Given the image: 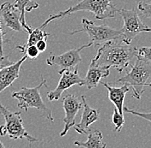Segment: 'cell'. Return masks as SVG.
Masks as SVG:
<instances>
[{
    "instance_id": "cell-13",
    "label": "cell",
    "mask_w": 151,
    "mask_h": 148,
    "mask_svg": "<svg viewBox=\"0 0 151 148\" xmlns=\"http://www.w3.org/2000/svg\"><path fill=\"white\" fill-rule=\"evenodd\" d=\"M82 101H83V111L82 114L81 121L79 123L75 124L74 129L78 133V134H88L89 126L93 124L96 121L99 120L100 118V111L96 109H94L88 105L86 100V97L84 95H82L81 97Z\"/></svg>"
},
{
    "instance_id": "cell-3",
    "label": "cell",
    "mask_w": 151,
    "mask_h": 148,
    "mask_svg": "<svg viewBox=\"0 0 151 148\" xmlns=\"http://www.w3.org/2000/svg\"><path fill=\"white\" fill-rule=\"evenodd\" d=\"M44 86L47 87V81L45 79H42V82L36 87H22L17 91L13 92L11 96L12 98H15L18 100L17 106L21 110L28 111L29 108L37 109L41 112L42 117H44L51 122H54V118L52 115V111L46 105L40 93V88Z\"/></svg>"
},
{
    "instance_id": "cell-20",
    "label": "cell",
    "mask_w": 151,
    "mask_h": 148,
    "mask_svg": "<svg viewBox=\"0 0 151 148\" xmlns=\"http://www.w3.org/2000/svg\"><path fill=\"white\" fill-rule=\"evenodd\" d=\"M136 56L151 64V46H144L142 48H137Z\"/></svg>"
},
{
    "instance_id": "cell-18",
    "label": "cell",
    "mask_w": 151,
    "mask_h": 148,
    "mask_svg": "<svg viewBox=\"0 0 151 148\" xmlns=\"http://www.w3.org/2000/svg\"><path fill=\"white\" fill-rule=\"evenodd\" d=\"M29 34V37H28V40L27 43H25L24 45H18L17 46V49H19L21 51V52L26 48V47L30 46H35L37 44V42H39L40 40L41 39H47L48 36L50 35L48 33L46 32H43L42 29L40 28H35V29H33V31L28 34Z\"/></svg>"
},
{
    "instance_id": "cell-22",
    "label": "cell",
    "mask_w": 151,
    "mask_h": 148,
    "mask_svg": "<svg viewBox=\"0 0 151 148\" xmlns=\"http://www.w3.org/2000/svg\"><path fill=\"white\" fill-rule=\"evenodd\" d=\"M22 54L26 55L28 56V58L32 59V60H35L38 57L39 54L40 53L38 50V48L36 47V46H30L26 47L22 51Z\"/></svg>"
},
{
    "instance_id": "cell-8",
    "label": "cell",
    "mask_w": 151,
    "mask_h": 148,
    "mask_svg": "<svg viewBox=\"0 0 151 148\" xmlns=\"http://www.w3.org/2000/svg\"><path fill=\"white\" fill-rule=\"evenodd\" d=\"M58 74L61 75V78L58 82L57 87L47 93V99L49 101H57L61 98L62 93L65 90L69 89L72 86L78 85L83 87V79L80 77L78 74V69L75 68L71 69H61L58 71Z\"/></svg>"
},
{
    "instance_id": "cell-29",
    "label": "cell",
    "mask_w": 151,
    "mask_h": 148,
    "mask_svg": "<svg viewBox=\"0 0 151 148\" xmlns=\"http://www.w3.org/2000/svg\"><path fill=\"white\" fill-rule=\"evenodd\" d=\"M146 86H147V87H150L151 88V82L150 83H146Z\"/></svg>"
},
{
    "instance_id": "cell-11",
    "label": "cell",
    "mask_w": 151,
    "mask_h": 148,
    "mask_svg": "<svg viewBox=\"0 0 151 148\" xmlns=\"http://www.w3.org/2000/svg\"><path fill=\"white\" fill-rule=\"evenodd\" d=\"M0 14L5 26L16 32H25L20 21V11L9 2H4L0 6Z\"/></svg>"
},
{
    "instance_id": "cell-30",
    "label": "cell",
    "mask_w": 151,
    "mask_h": 148,
    "mask_svg": "<svg viewBox=\"0 0 151 148\" xmlns=\"http://www.w3.org/2000/svg\"><path fill=\"white\" fill-rule=\"evenodd\" d=\"M146 32H151V28H147V30H146Z\"/></svg>"
},
{
    "instance_id": "cell-21",
    "label": "cell",
    "mask_w": 151,
    "mask_h": 148,
    "mask_svg": "<svg viewBox=\"0 0 151 148\" xmlns=\"http://www.w3.org/2000/svg\"><path fill=\"white\" fill-rule=\"evenodd\" d=\"M137 8L145 18L151 19V3L148 4V3L141 1L138 3Z\"/></svg>"
},
{
    "instance_id": "cell-5",
    "label": "cell",
    "mask_w": 151,
    "mask_h": 148,
    "mask_svg": "<svg viewBox=\"0 0 151 148\" xmlns=\"http://www.w3.org/2000/svg\"><path fill=\"white\" fill-rule=\"evenodd\" d=\"M81 32L88 34L93 46H100L106 41L122 39L121 30L114 29L106 25H96L93 21H89L86 18L82 20V28L70 32V34L73 35Z\"/></svg>"
},
{
    "instance_id": "cell-24",
    "label": "cell",
    "mask_w": 151,
    "mask_h": 148,
    "mask_svg": "<svg viewBox=\"0 0 151 148\" xmlns=\"http://www.w3.org/2000/svg\"><path fill=\"white\" fill-rule=\"evenodd\" d=\"M6 34H7V33L4 32V31L3 30L2 21H1V18H0V54H2V55H3V53H4L3 48H4V43H7V42H9V39H4V36L6 35Z\"/></svg>"
},
{
    "instance_id": "cell-9",
    "label": "cell",
    "mask_w": 151,
    "mask_h": 148,
    "mask_svg": "<svg viewBox=\"0 0 151 148\" xmlns=\"http://www.w3.org/2000/svg\"><path fill=\"white\" fill-rule=\"evenodd\" d=\"M93 46L91 42L82 46L71 49L61 55H51L47 59V64L49 66H58L61 69H75L83 59L81 56V51L88 47Z\"/></svg>"
},
{
    "instance_id": "cell-15",
    "label": "cell",
    "mask_w": 151,
    "mask_h": 148,
    "mask_svg": "<svg viewBox=\"0 0 151 148\" xmlns=\"http://www.w3.org/2000/svg\"><path fill=\"white\" fill-rule=\"evenodd\" d=\"M104 87L108 91L109 100L115 105L121 114L124 115V101L127 93L130 91V87L123 84L121 87H113L106 82H101Z\"/></svg>"
},
{
    "instance_id": "cell-6",
    "label": "cell",
    "mask_w": 151,
    "mask_h": 148,
    "mask_svg": "<svg viewBox=\"0 0 151 148\" xmlns=\"http://www.w3.org/2000/svg\"><path fill=\"white\" fill-rule=\"evenodd\" d=\"M117 12L122 17L124 25L120 29L122 32V41L126 45H131L133 39L139 34L146 32L148 27L144 25L135 9H117Z\"/></svg>"
},
{
    "instance_id": "cell-7",
    "label": "cell",
    "mask_w": 151,
    "mask_h": 148,
    "mask_svg": "<svg viewBox=\"0 0 151 148\" xmlns=\"http://www.w3.org/2000/svg\"><path fill=\"white\" fill-rule=\"evenodd\" d=\"M0 114L4 118L7 134L10 139H27L30 143L38 141L36 138L29 135L27 130L25 129L20 111L12 112L0 103Z\"/></svg>"
},
{
    "instance_id": "cell-1",
    "label": "cell",
    "mask_w": 151,
    "mask_h": 148,
    "mask_svg": "<svg viewBox=\"0 0 151 148\" xmlns=\"http://www.w3.org/2000/svg\"><path fill=\"white\" fill-rule=\"evenodd\" d=\"M130 46L126 44L122 46L113 40L106 41L99 48L93 60L97 64L113 67L119 73H122L129 66L132 58L136 56L137 47Z\"/></svg>"
},
{
    "instance_id": "cell-26",
    "label": "cell",
    "mask_w": 151,
    "mask_h": 148,
    "mask_svg": "<svg viewBox=\"0 0 151 148\" xmlns=\"http://www.w3.org/2000/svg\"><path fill=\"white\" fill-rule=\"evenodd\" d=\"M36 47L38 48L40 52H44L47 50V39H41L39 42H37V44L35 45Z\"/></svg>"
},
{
    "instance_id": "cell-4",
    "label": "cell",
    "mask_w": 151,
    "mask_h": 148,
    "mask_svg": "<svg viewBox=\"0 0 151 148\" xmlns=\"http://www.w3.org/2000/svg\"><path fill=\"white\" fill-rule=\"evenodd\" d=\"M136 57L137 60L132 66L131 70L117 82L129 86L130 88L132 87V97L140 99L144 93L147 80L151 76V64L140 57Z\"/></svg>"
},
{
    "instance_id": "cell-12",
    "label": "cell",
    "mask_w": 151,
    "mask_h": 148,
    "mask_svg": "<svg viewBox=\"0 0 151 148\" xmlns=\"http://www.w3.org/2000/svg\"><path fill=\"white\" fill-rule=\"evenodd\" d=\"M110 68L109 66L97 64L92 59L83 79V87H86L88 89L96 87L102 78L107 77L110 74Z\"/></svg>"
},
{
    "instance_id": "cell-19",
    "label": "cell",
    "mask_w": 151,
    "mask_h": 148,
    "mask_svg": "<svg viewBox=\"0 0 151 148\" xmlns=\"http://www.w3.org/2000/svg\"><path fill=\"white\" fill-rule=\"evenodd\" d=\"M112 122L114 124V131L115 132H120L121 129H122L124 124V122H125V120H124V115L118 111L117 108H115L113 110Z\"/></svg>"
},
{
    "instance_id": "cell-14",
    "label": "cell",
    "mask_w": 151,
    "mask_h": 148,
    "mask_svg": "<svg viewBox=\"0 0 151 148\" xmlns=\"http://www.w3.org/2000/svg\"><path fill=\"white\" fill-rule=\"evenodd\" d=\"M27 58L28 56L24 55L17 63L6 66L0 70V93L10 87L17 79H18L22 64Z\"/></svg>"
},
{
    "instance_id": "cell-28",
    "label": "cell",
    "mask_w": 151,
    "mask_h": 148,
    "mask_svg": "<svg viewBox=\"0 0 151 148\" xmlns=\"http://www.w3.org/2000/svg\"><path fill=\"white\" fill-rule=\"evenodd\" d=\"M4 145L1 142V140H0V148H4Z\"/></svg>"
},
{
    "instance_id": "cell-23",
    "label": "cell",
    "mask_w": 151,
    "mask_h": 148,
    "mask_svg": "<svg viewBox=\"0 0 151 148\" xmlns=\"http://www.w3.org/2000/svg\"><path fill=\"white\" fill-rule=\"evenodd\" d=\"M124 112H127V113H130L132 115H135V116H137L139 117H142L143 119H146L147 121H150L151 122V112H140V111H134V110H131L129 109L128 107H124Z\"/></svg>"
},
{
    "instance_id": "cell-25",
    "label": "cell",
    "mask_w": 151,
    "mask_h": 148,
    "mask_svg": "<svg viewBox=\"0 0 151 148\" xmlns=\"http://www.w3.org/2000/svg\"><path fill=\"white\" fill-rule=\"evenodd\" d=\"M12 64H14V63L9 60V56L0 54V70L3 68H4L6 66H9V65Z\"/></svg>"
},
{
    "instance_id": "cell-10",
    "label": "cell",
    "mask_w": 151,
    "mask_h": 148,
    "mask_svg": "<svg viewBox=\"0 0 151 148\" xmlns=\"http://www.w3.org/2000/svg\"><path fill=\"white\" fill-rule=\"evenodd\" d=\"M62 105L65 110V116L64 118L65 128L60 132V136L64 137L70 129L76 124V117L78 111L83 108V101H80L74 94H67L63 99Z\"/></svg>"
},
{
    "instance_id": "cell-16",
    "label": "cell",
    "mask_w": 151,
    "mask_h": 148,
    "mask_svg": "<svg viewBox=\"0 0 151 148\" xmlns=\"http://www.w3.org/2000/svg\"><path fill=\"white\" fill-rule=\"evenodd\" d=\"M14 5L20 11V21L22 28L24 29L25 33L30 34L34 28L29 27L26 22V13L31 12L34 9L39 8V4L33 0H16L14 3Z\"/></svg>"
},
{
    "instance_id": "cell-27",
    "label": "cell",
    "mask_w": 151,
    "mask_h": 148,
    "mask_svg": "<svg viewBox=\"0 0 151 148\" xmlns=\"http://www.w3.org/2000/svg\"><path fill=\"white\" fill-rule=\"evenodd\" d=\"M7 134V129L5 128V125H2L0 126V135L2 136H4Z\"/></svg>"
},
{
    "instance_id": "cell-17",
    "label": "cell",
    "mask_w": 151,
    "mask_h": 148,
    "mask_svg": "<svg viewBox=\"0 0 151 148\" xmlns=\"http://www.w3.org/2000/svg\"><path fill=\"white\" fill-rule=\"evenodd\" d=\"M88 139L86 141L76 140L74 142L75 146L84 148H105L106 144L103 142V135L100 130L88 131Z\"/></svg>"
},
{
    "instance_id": "cell-2",
    "label": "cell",
    "mask_w": 151,
    "mask_h": 148,
    "mask_svg": "<svg viewBox=\"0 0 151 148\" xmlns=\"http://www.w3.org/2000/svg\"><path fill=\"white\" fill-rule=\"evenodd\" d=\"M113 0H82L76 4L68 8L65 10H61L57 14L50 15L49 17L43 22L39 28L43 29L47 25L55 20L62 19L67 16H70L77 11H88L93 13L94 17L98 20L114 18L117 9L112 3Z\"/></svg>"
}]
</instances>
